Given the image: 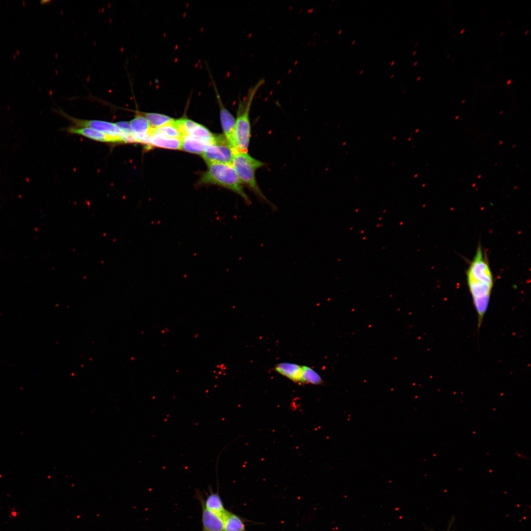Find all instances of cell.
<instances>
[{"mask_svg": "<svg viewBox=\"0 0 531 531\" xmlns=\"http://www.w3.org/2000/svg\"><path fill=\"white\" fill-rule=\"evenodd\" d=\"M264 83V79L259 80L249 88L245 98L239 102L235 126L236 146L238 151L248 152L251 136L250 108L256 93Z\"/></svg>", "mask_w": 531, "mask_h": 531, "instance_id": "cell-1", "label": "cell"}, {"mask_svg": "<svg viewBox=\"0 0 531 531\" xmlns=\"http://www.w3.org/2000/svg\"><path fill=\"white\" fill-rule=\"evenodd\" d=\"M207 170L203 175L200 182L213 184L230 189L239 195L248 204L251 201L244 191L243 183L232 165L223 163L207 164Z\"/></svg>", "mask_w": 531, "mask_h": 531, "instance_id": "cell-2", "label": "cell"}, {"mask_svg": "<svg viewBox=\"0 0 531 531\" xmlns=\"http://www.w3.org/2000/svg\"><path fill=\"white\" fill-rule=\"evenodd\" d=\"M264 163L250 155L248 152L236 151L232 165L239 178L246 184L263 202L269 203L258 186L256 178V171L264 166Z\"/></svg>", "mask_w": 531, "mask_h": 531, "instance_id": "cell-3", "label": "cell"}, {"mask_svg": "<svg viewBox=\"0 0 531 531\" xmlns=\"http://www.w3.org/2000/svg\"><path fill=\"white\" fill-rule=\"evenodd\" d=\"M223 135H215L213 142L201 154L207 164L223 163L232 165L236 151Z\"/></svg>", "mask_w": 531, "mask_h": 531, "instance_id": "cell-4", "label": "cell"}, {"mask_svg": "<svg viewBox=\"0 0 531 531\" xmlns=\"http://www.w3.org/2000/svg\"><path fill=\"white\" fill-rule=\"evenodd\" d=\"M467 278L479 282L493 285V279L488 260L484 255L480 245L478 247L475 255L467 271Z\"/></svg>", "mask_w": 531, "mask_h": 531, "instance_id": "cell-5", "label": "cell"}, {"mask_svg": "<svg viewBox=\"0 0 531 531\" xmlns=\"http://www.w3.org/2000/svg\"><path fill=\"white\" fill-rule=\"evenodd\" d=\"M58 113L72 121L76 127H89L109 135L121 137L124 141L123 134L115 123L99 120L78 119L69 116L61 110H58Z\"/></svg>", "mask_w": 531, "mask_h": 531, "instance_id": "cell-6", "label": "cell"}, {"mask_svg": "<svg viewBox=\"0 0 531 531\" xmlns=\"http://www.w3.org/2000/svg\"><path fill=\"white\" fill-rule=\"evenodd\" d=\"M209 76L211 78L212 84L220 108V119L224 132V136L230 143L233 148L237 151L235 142L236 120L232 114L224 106L217 86H216L215 82L210 73H209Z\"/></svg>", "mask_w": 531, "mask_h": 531, "instance_id": "cell-7", "label": "cell"}, {"mask_svg": "<svg viewBox=\"0 0 531 531\" xmlns=\"http://www.w3.org/2000/svg\"><path fill=\"white\" fill-rule=\"evenodd\" d=\"M175 123L183 136L187 135L208 144L211 143L215 135L204 126L187 118L175 119Z\"/></svg>", "mask_w": 531, "mask_h": 531, "instance_id": "cell-8", "label": "cell"}, {"mask_svg": "<svg viewBox=\"0 0 531 531\" xmlns=\"http://www.w3.org/2000/svg\"><path fill=\"white\" fill-rule=\"evenodd\" d=\"M129 123L135 134L136 142L149 146L152 128L147 118L140 112L136 111V116Z\"/></svg>", "mask_w": 531, "mask_h": 531, "instance_id": "cell-9", "label": "cell"}, {"mask_svg": "<svg viewBox=\"0 0 531 531\" xmlns=\"http://www.w3.org/2000/svg\"><path fill=\"white\" fill-rule=\"evenodd\" d=\"M67 131L101 142L124 143L121 137L109 135L89 127L71 126L67 129Z\"/></svg>", "mask_w": 531, "mask_h": 531, "instance_id": "cell-10", "label": "cell"}, {"mask_svg": "<svg viewBox=\"0 0 531 531\" xmlns=\"http://www.w3.org/2000/svg\"><path fill=\"white\" fill-rule=\"evenodd\" d=\"M209 494L206 495L205 499L201 493L197 491L196 495V498L200 500L207 509L223 517L228 510L224 505L222 500L219 494L218 489L217 492H214L209 487Z\"/></svg>", "mask_w": 531, "mask_h": 531, "instance_id": "cell-11", "label": "cell"}, {"mask_svg": "<svg viewBox=\"0 0 531 531\" xmlns=\"http://www.w3.org/2000/svg\"><path fill=\"white\" fill-rule=\"evenodd\" d=\"M200 501L202 508V531H223V517L207 509Z\"/></svg>", "mask_w": 531, "mask_h": 531, "instance_id": "cell-12", "label": "cell"}, {"mask_svg": "<svg viewBox=\"0 0 531 531\" xmlns=\"http://www.w3.org/2000/svg\"><path fill=\"white\" fill-rule=\"evenodd\" d=\"M182 139L167 137L152 129L149 146L171 149H181Z\"/></svg>", "mask_w": 531, "mask_h": 531, "instance_id": "cell-13", "label": "cell"}, {"mask_svg": "<svg viewBox=\"0 0 531 531\" xmlns=\"http://www.w3.org/2000/svg\"><path fill=\"white\" fill-rule=\"evenodd\" d=\"M302 366L289 363L282 362L275 366V370L280 374L290 380L299 382Z\"/></svg>", "mask_w": 531, "mask_h": 531, "instance_id": "cell-14", "label": "cell"}, {"mask_svg": "<svg viewBox=\"0 0 531 531\" xmlns=\"http://www.w3.org/2000/svg\"><path fill=\"white\" fill-rule=\"evenodd\" d=\"M223 531H247L244 519L228 510L223 517Z\"/></svg>", "mask_w": 531, "mask_h": 531, "instance_id": "cell-15", "label": "cell"}, {"mask_svg": "<svg viewBox=\"0 0 531 531\" xmlns=\"http://www.w3.org/2000/svg\"><path fill=\"white\" fill-rule=\"evenodd\" d=\"M181 140V149L196 154H202L209 144L187 135L184 136Z\"/></svg>", "mask_w": 531, "mask_h": 531, "instance_id": "cell-16", "label": "cell"}, {"mask_svg": "<svg viewBox=\"0 0 531 531\" xmlns=\"http://www.w3.org/2000/svg\"><path fill=\"white\" fill-rule=\"evenodd\" d=\"M148 121L152 129H156L170 124L175 119L168 116L154 113L140 112Z\"/></svg>", "mask_w": 531, "mask_h": 531, "instance_id": "cell-17", "label": "cell"}, {"mask_svg": "<svg viewBox=\"0 0 531 531\" xmlns=\"http://www.w3.org/2000/svg\"><path fill=\"white\" fill-rule=\"evenodd\" d=\"M299 382L321 384L323 381L320 375L309 366H302Z\"/></svg>", "mask_w": 531, "mask_h": 531, "instance_id": "cell-18", "label": "cell"}, {"mask_svg": "<svg viewBox=\"0 0 531 531\" xmlns=\"http://www.w3.org/2000/svg\"><path fill=\"white\" fill-rule=\"evenodd\" d=\"M175 120L170 124L158 128L152 129L153 131L169 138L182 139L184 136L175 124Z\"/></svg>", "mask_w": 531, "mask_h": 531, "instance_id": "cell-19", "label": "cell"}]
</instances>
